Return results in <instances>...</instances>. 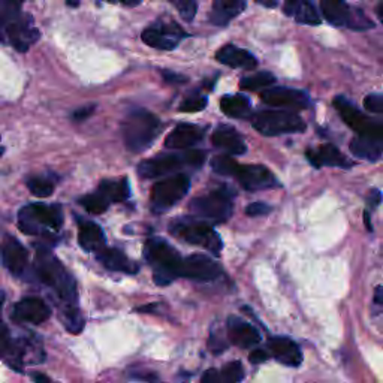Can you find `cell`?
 Masks as SVG:
<instances>
[{"mask_svg":"<svg viewBox=\"0 0 383 383\" xmlns=\"http://www.w3.org/2000/svg\"><path fill=\"white\" fill-rule=\"evenodd\" d=\"M9 346V339H8V329L6 327L0 328V353H4Z\"/></svg>","mask_w":383,"mask_h":383,"instance_id":"47","label":"cell"},{"mask_svg":"<svg viewBox=\"0 0 383 383\" xmlns=\"http://www.w3.org/2000/svg\"><path fill=\"white\" fill-rule=\"evenodd\" d=\"M268 356H270L268 352L262 351V349H255L253 352L249 355V359H250L251 364H262V363L267 361Z\"/></svg>","mask_w":383,"mask_h":383,"instance_id":"44","label":"cell"},{"mask_svg":"<svg viewBox=\"0 0 383 383\" xmlns=\"http://www.w3.org/2000/svg\"><path fill=\"white\" fill-rule=\"evenodd\" d=\"M39 39V32L24 18L21 0H0V42L11 44L20 53H26Z\"/></svg>","mask_w":383,"mask_h":383,"instance_id":"2","label":"cell"},{"mask_svg":"<svg viewBox=\"0 0 383 383\" xmlns=\"http://www.w3.org/2000/svg\"><path fill=\"white\" fill-rule=\"evenodd\" d=\"M251 125L265 137L299 134L306 130L303 118L291 111H260L251 118Z\"/></svg>","mask_w":383,"mask_h":383,"instance_id":"7","label":"cell"},{"mask_svg":"<svg viewBox=\"0 0 383 383\" xmlns=\"http://www.w3.org/2000/svg\"><path fill=\"white\" fill-rule=\"evenodd\" d=\"M63 225V213L58 206L30 203L18 214L20 230L27 235H38L44 231H57Z\"/></svg>","mask_w":383,"mask_h":383,"instance_id":"5","label":"cell"},{"mask_svg":"<svg viewBox=\"0 0 383 383\" xmlns=\"http://www.w3.org/2000/svg\"><path fill=\"white\" fill-rule=\"evenodd\" d=\"M32 379L34 383H56L54 380H51L48 376L42 375V373H33Z\"/></svg>","mask_w":383,"mask_h":383,"instance_id":"49","label":"cell"},{"mask_svg":"<svg viewBox=\"0 0 383 383\" xmlns=\"http://www.w3.org/2000/svg\"><path fill=\"white\" fill-rule=\"evenodd\" d=\"M232 195L226 190H215L208 195L195 198L190 202V210L199 218L214 220V222H225L231 218L234 206H232Z\"/></svg>","mask_w":383,"mask_h":383,"instance_id":"10","label":"cell"},{"mask_svg":"<svg viewBox=\"0 0 383 383\" xmlns=\"http://www.w3.org/2000/svg\"><path fill=\"white\" fill-rule=\"evenodd\" d=\"M268 353L287 367H298L303 363L301 349L287 337H272L268 341Z\"/></svg>","mask_w":383,"mask_h":383,"instance_id":"20","label":"cell"},{"mask_svg":"<svg viewBox=\"0 0 383 383\" xmlns=\"http://www.w3.org/2000/svg\"><path fill=\"white\" fill-rule=\"evenodd\" d=\"M34 272L36 277L39 279L45 286L50 287L56 292V295L62 299L66 306H77V283L75 279L68 272L50 250L46 247L36 249L34 256Z\"/></svg>","mask_w":383,"mask_h":383,"instance_id":"1","label":"cell"},{"mask_svg":"<svg viewBox=\"0 0 383 383\" xmlns=\"http://www.w3.org/2000/svg\"><path fill=\"white\" fill-rule=\"evenodd\" d=\"M190 178L186 174L171 175L156 183L151 189V208L156 213L166 211L182 201L189 192Z\"/></svg>","mask_w":383,"mask_h":383,"instance_id":"9","label":"cell"},{"mask_svg":"<svg viewBox=\"0 0 383 383\" xmlns=\"http://www.w3.org/2000/svg\"><path fill=\"white\" fill-rule=\"evenodd\" d=\"M2 153H4V149H2V147H0V156H2Z\"/></svg>","mask_w":383,"mask_h":383,"instance_id":"58","label":"cell"},{"mask_svg":"<svg viewBox=\"0 0 383 383\" xmlns=\"http://www.w3.org/2000/svg\"><path fill=\"white\" fill-rule=\"evenodd\" d=\"M351 151L359 159L377 161L383 154V127L365 135H358L351 142Z\"/></svg>","mask_w":383,"mask_h":383,"instance_id":"18","label":"cell"},{"mask_svg":"<svg viewBox=\"0 0 383 383\" xmlns=\"http://www.w3.org/2000/svg\"><path fill=\"white\" fill-rule=\"evenodd\" d=\"M259 5L265 6V8H275L279 5V0H255Z\"/></svg>","mask_w":383,"mask_h":383,"instance_id":"52","label":"cell"},{"mask_svg":"<svg viewBox=\"0 0 383 383\" xmlns=\"http://www.w3.org/2000/svg\"><path fill=\"white\" fill-rule=\"evenodd\" d=\"M132 377L137 379V380H141V382H146V383H159V377L158 375H154L153 371H141V373H135L132 375Z\"/></svg>","mask_w":383,"mask_h":383,"instance_id":"45","label":"cell"},{"mask_svg":"<svg viewBox=\"0 0 383 383\" xmlns=\"http://www.w3.org/2000/svg\"><path fill=\"white\" fill-rule=\"evenodd\" d=\"M203 134H206V130L199 126L182 123L178 125L170 135H168L165 141V147L171 150L190 149L202 139Z\"/></svg>","mask_w":383,"mask_h":383,"instance_id":"21","label":"cell"},{"mask_svg":"<svg viewBox=\"0 0 383 383\" xmlns=\"http://www.w3.org/2000/svg\"><path fill=\"white\" fill-rule=\"evenodd\" d=\"M347 27H351L353 30H365L368 27H373V23H371L361 11L353 9L351 11V18L349 23H347Z\"/></svg>","mask_w":383,"mask_h":383,"instance_id":"39","label":"cell"},{"mask_svg":"<svg viewBox=\"0 0 383 383\" xmlns=\"http://www.w3.org/2000/svg\"><path fill=\"white\" fill-rule=\"evenodd\" d=\"M4 301H5V294L0 289V328L5 327V323L2 322V308H4Z\"/></svg>","mask_w":383,"mask_h":383,"instance_id":"53","label":"cell"},{"mask_svg":"<svg viewBox=\"0 0 383 383\" xmlns=\"http://www.w3.org/2000/svg\"><path fill=\"white\" fill-rule=\"evenodd\" d=\"M364 220H365V225H367V230H368V231H371V225H370V214H368V213H365V214H364Z\"/></svg>","mask_w":383,"mask_h":383,"instance_id":"56","label":"cell"},{"mask_svg":"<svg viewBox=\"0 0 383 383\" xmlns=\"http://www.w3.org/2000/svg\"><path fill=\"white\" fill-rule=\"evenodd\" d=\"M222 270L218 262L206 255H190L182 262L180 277L198 282H210L218 279Z\"/></svg>","mask_w":383,"mask_h":383,"instance_id":"11","label":"cell"},{"mask_svg":"<svg viewBox=\"0 0 383 383\" xmlns=\"http://www.w3.org/2000/svg\"><path fill=\"white\" fill-rule=\"evenodd\" d=\"M299 4V0H284V12L287 15H294V12Z\"/></svg>","mask_w":383,"mask_h":383,"instance_id":"48","label":"cell"},{"mask_svg":"<svg viewBox=\"0 0 383 383\" xmlns=\"http://www.w3.org/2000/svg\"><path fill=\"white\" fill-rule=\"evenodd\" d=\"M377 15H379V18H380V21L383 23V4L377 8Z\"/></svg>","mask_w":383,"mask_h":383,"instance_id":"57","label":"cell"},{"mask_svg":"<svg viewBox=\"0 0 383 383\" xmlns=\"http://www.w3.org/2000/svg\"><path fill=\"white\" fill-rule=\"evenodd\" d=\"M162 75L168 82H172V84H182V82L186 81V78L183 75H177V74H174V72L163 70Z\"/></svg>","mask_w":383,"mask_h":383,"instance_id":"46","label":"cell"},{"mask_svg":"<svg viewBox=\"0 0 383 383\" xmlns=\"http://www.w3.org/2000/svg\"><path fill=\"white\" fill-rule=\"evenodd\" d=\"M382 201V194L379 190H371V195L368 198V202L371 203V206H377V203Z\"/></svg>","mask_w":383,"mask_h":383,"instance_id":"50","label":"cell"},{"mask_svg":"<svg viewBox=\"0 0 383 383\" xmlns=\"http://www.w3.org/2000/svg\"><path fill=\"white\" fill-rule=\"evenodd\" d=\"M375 303L383 306V286H377L375 291Z\"/></svg>","mask_w":383,"mask_h":383,"instance_id":"51","label":"cell"},{"mask_svg":"<svg viewBox=\"0 0 383 383\" xmlns=\"http://www.w3.org/2000/svg\"><path fill=\"white\" fill-rule=\"evenodd\" d=\"M78 241L84 250L98 253L105 247V235L102 227L94 222L81 220L78 227Z\"/></svg>","mask_w":383,"mask_h":383,"instance_id":"27","label":"cell"},{"mask_svg":"<svg viewBox=\"0 0 383 383\" xmlns=\"http://www.w3.org/2000/svg\"><path fill=\"white\" fill-rule=\"evenodd\" d=\"M215 58L219 60L220 63L230 66V68H241V69H253L258 66L256 57L238 48L235 45H225L215 54Z\"/></svg>","mask_w":383,"mask_h":383,"instance_id":"22","label":"cell"},{"mask_svg":"<svg viewBox=\"0 0 383 383\" xmlns=\"http://www.w3.org/2000/svg\"><path fill=\"white\" fill-rule=\"evenodd\" d=\"M0 259H2L4 267L15 277H21L27 270V250L14 237H5L2 244H0Z\"/></svg>","mask_w":383,"mask_h":383,"instance_id":"13","label":"cell"},{"mask_svg":"<svg viewBox=\"0 0 383 383\" xmlns=\"http://www.w3.org/2000/svg\"><path fill=\"white\" fill-rule=\"evenodd\" d=\"M307 159L313 166H335V168H347V159L340 153V150L332 146V144H325V146H320L319 150L315 151H307L306 153Z\"/></svg>","mask_w":383,"mask_h":383,"instance_id":"28","label":"cell"},{"mask_svg":"<svg viewBox=\"0 0 383 383\" xmlns=\"http://www.w3.org/2000/svg\"><path fill=\"white\" fill-rule=\"evenodd\" d=\"M211 141L215 147H219L230 154H244L247 151V146L238 132L231 126H219L213 132Z\"/></svg>","mask_w":383,"mask_h":383,"instance_id":"24","label":"cell"},{"mask_svg":"<svg viewBox=\"0 0 383 383\" xmlns=\"http://www.w3.org/2000/svg\"><path fill=\"white\" fill-rule=\"evenodd\" d=\"M211 168L215 174L220 175H237L239 165L231 156H215L211 161Z\"/></svg>","mask_w":383,"mask_h":383,"instance_id":"37","label":"cell"},{"mask_svg":"<svg viewBox=\"0 0 383 383\" xmlns=\"http://www.w3.org/2000/svg\"><path fill=\"white\" fill-rule=\"evenodd\" d=\"M220 108L227 117L243 118L250 114L251 105L250 101L243 94H227L222 98Z\"/></svg>","mask_w":383,"mask_h":383,"instance_id":"30","label":"cell"},{"mask_svg":"<svg viewBox=\"0 0 383 383\" xmlns=\"http://www.w3.org/2000/svg\"><path fill=\"white\" fill-rule=\"evenodd\" d=\"M365 110L370 113H383V96L382 94H368L364 99Z\"/></svg>","mask_w":383,"mask_h":383,"instance_id":"41","label":"cell"},{"mask_svg":"<svg viewBox=\"0 0 383 383\" xmlns=\"http://www.w3.org/2000/svg\"><path fill=\"white\" fill-rule=\"evenodd\" d=\"M171 232L175 237L182 238L183 241L195 244V246H201L203 249H207L208 251H211V253L214 255H219L223 247L222 239L218 235V232H215L210 225L203 222L190 220V219L178 220L171 225Z\"/></svg>","mask_w":383,"mask_h":383,"instance_id":"8","label":"cell"},{"mask_svg":"<svg viewBox=\"0 0 383 383\" xmlns=\"http://www.w3.org/2000/svg\"><path fill=\"white\" fill-rule=\"evenodd\" d=\"M206 154L198 150H189L183 154H161L139 163L138 174L142 178H156L182 170L186 165L201 166Z\"/></svg>","mask_w":383,"mask_h":383,"instance_id":"6","label":"cell"},{"mask_svg":"<svg viewBox=\"0 0 383 383\" xmlns=\"http://www.w3.org/2000/svg\"><path fill=\"white\" fill-rule=\"evenodd\" d=\"M334 108L339 111L343 122L353 132H356L358 135H365L370 134V132H375L383 127L382 125L376 123L375 120H371L370 117L356 110V108L351 103V101H347L344 96H337V98L334 99Z\"/></svg>","mask_w":383,"mask_h":383,"instance_id":"12","label":"cell"},{"mask_svg":"<svg viewBox=\"0 0 383 383\" xmlns=\"http://www.w3.org/2000/svg\"><path fill=\"white\" fill-rule=\"evenodd\" d=\"M63 322L65 327L72 334H80L84 328V318L78 306H66L63 307Z\"/></svg>","mask_w":383,"mask_h":383,"instance_id":"34","label":"cell"},{"mask_svg":"<svg viewBox=\"0 0 383 383\" xmlns=\"http://www.w3.org/2000/svg\"><path fill=\"white\" fill-rule=\"evenodd\" d=\"M294 15L298 23L307 24V26H318V24H320V15L311 0H299Z\"/></svg>","mask_w":383,"mask_h":383,"instance_id":"32","label":"cell"},{"mask_svg":"<svg viewBox=\"0 0 383 383\" xmlns=\"http://www.w3.org/2000/svg\"><path fill=\"white\" fill-rule=\"evenodd\" d=\"M227 337H230L231 343L241 347V349L255 347L260 341L258 329L247 320L237 316H231L227 319Z\"/></svg>","mask_w":383,"mask_h":383,"instance_id":"19","label":"cell"},{"mask_svg":"<svg viewBox=\"0 0 383 383\" xmlns=\"http://www.w3.org/2000/svg\"><path fill=\"white\" fill-rule=\"evenodd\" d=\"M26 184L32 194L38 198H48L54 192V184L44 177H30L26 180Z\"/></svg>","mask_w":383,"mask_h":383,"instance_id":"36","label":"cell"},{"mask_svg":"<svg viewBox=\"0 0 383 383\" xmlns=\"http://www.w3.org/2000/svg\"><path fill=\"white\" fill-rule=\"evenodd\" d=\"M271 211V207L263 202H253L246 208V214L250 218H258V215H265Z\"/></svg>","mask_w":383,"mask_h":383,"instance_id":"42","label":"cell"},{"mask_svg":"<svg viewBox=\"0 0 383 383\" xmlns=\"http://www.w3.org/2000/svg\"><path fill=\"white\" fill-rule=\"evenodd\" d=\"M235 177L239 182V184L250 192L279 187L277 178H275L274 174L262 165H246V166L239 165Z\"/></svg>","mask_w":383,"mask_h":383,"instance_id":"14","label":"cell"},{"mask_svg":"<svg viewBox=\"0 0 383 383\" xmlns=\"http://www.w3.org/2000/svg\"><path fill=\"white\" fill-rule=\"evenodd\" d=\"M244 379L243 364L234 361L222 368H210L201 377V383H239Z\"/></svg>","mask_w":383,"mask_h":383,"instance_id":"26","label":"cell"},{"mask_svg":"<svg viewBox=\"0 0 383 383\" xmlns=\"http://www.w3.org/2000/svg\"><path fill=\"white\" fill-rule=\"evenodd\" d=\"M322 14L334 26H346L351 18V8L346 5L344 0H322Z\"/></svg>","mask_w":383,"mask_h":383,"instance_id":"29","label":"cell"},{"mask_svg":"<svg viewBox=\"0 0 383 383\" xmlns=\"http://www.w3.org/2000/svg\"><path fill=\"white\" fill-rule=\"evenodd\" d=\"M120 2L127 5V6H135V5H138L141 2V0H120Z\"/></svg>","mask_w":383,"mask_h":383,"instance_id":"54","label":"cell"},{"mask_svg":"<svg viewBox=\"0 0 383 383\" xmlns=\"http://www.w3.org/2000/svg\"><path fill=\"white\" fill-rule=\"evenodd\" d=\"M206 106H207V98H203V96H194V98H187L182 103L180 111L198 113V111H202Z\"/></svg>","mask_w":383,"mask_h":383,"instance_id":"40","label":"cell"},{"mask_svg":"<svg viewBox=\"0 0 383 383\" xmlns=\"http://www.w3.org/2000/svg\"><path fill=\"white\" fill-rule=\"evenodd\" d=\"M98 260L102 263V265L111 271L117 272H126V274H135L138 272V265L135 262H132L122 250L118 249H108L103 247L99 250L98 253Z\"/></svg>","mask_w":383,"mask_h":383,"instance_id":"23","label":"cell"},{"mask_svg":"<svg viewBox=\"0 0 383 383\" xmlns=\"http://www.w3.org/2000/svg\"><path fill=\"white\" fill-rule=\"evenodd\" d=\"M81 0H66V5L70 8H77L80 5Z\"/></svg>","mask_w":383,"mask_h":383,"instance_id":"55","label":"cell"},{"mask_svg":"<svg viewBox=\"0 0 383 383\" xmlns=\"http://www.w3.org/2000/svg\"><path fill=\"white\" fill-rule=\"evenodd\" d=\"M262 101L272 106L294 108V110H304L310 105L308 94L303 90L289 87H275L263 92L260 94Z\"/></svg>","mask_w":383,"mask_h":383,"instance_id":"17","label":"cell"},{"mask_svg":"<svg viewBox=\"0 0 383 383\" xmlns=\"http://www.w3.org/2000/svg\"><path fill=\"white\" fill-rule=\"evenodd\" d=\"M274 81H275V78L271 72H258V74H255V75L244 77L241 80V82H239V87H241L243 90L256 92V90L270 87Z\"/></svg>","mask_w":383,"mask_h":383,"instance_id":"33","label":"cell"},{"mask_svg":"<svg viewBox=\"0 0 383 383\" xmlns=\"http://www.w3.org/2000/svg\"><path fill=\"white\" fill-rule=\"evenodd\" d=\"M94 105H89V106H82L80 108V110H77L74 114H72V117H74L75 122H82V120H86L87 117H90L94 111Z\"/></svg>","mask_w":383,"mask_h":383,"instance_id":"43","label":"cell"},{"mask_svg":"<svg viewBox=\"0 0 383 383\" xmlns=\"http://www.w3.org/2000/svg\"><path fill=\"white\" fill-rule=\"evenodd\" d=\"M183 36L184 33L175 24H156L142 32V41L156 50L170 51L174 50Z\"/></svg>","mask_w":383,"mask_h":383,"instance_id":"15","label":"cell"},{"mask_svg":"<svg viewBox=\"0 0 383 383\" xmlns=\"http://www.w3.org/2000/svg\"><path fill=\"white\" fill-rule=\"evenodd\" d=\"M247 0H214L210 21L215 26H226L246 9Z\"/></svg>","mask_w":383,"mask_h":383,"instance_id":"25","label":"cell"},{"mask_svg":"<svg viewBox=\"0 0 383 383\" xmlns=\"http://www.w3.org/2000/svg\"><path fill=\"white\" fill-rule=\"evenodd\" d=\"M171 2L177 6L178 12L186 21H192L196 15V0H171Z\"/></svg>","mask_w":383,"mask_h":383,"instance_id":"38","label":"cell"},{"mask_svg":"<svg viewBox=\"0 0 383 383\" xmlns=\"http://www.w3.org/2000/svg\"><path fill=\"white\" fill-rule=\"evenodd\" d=\"M110 201H108L101 192L98 190L96 194L87 195L81 199V206L86 208L92 214H102L110 207Z\"/></svg>","mask_w":383,"mask_h":383,"instance_id":"35","label":"cell"},{"mask_svg":"<svg viewBox=\"0 0 383 383\" xmlns=\"http://www.w3.org/2000/svg\"><path fill=\"white\" fill-rule=\"evenodd\" d=\"M101 194L110 201V202H120L129 198V183L126 178L117 180V182H113V180H108V182H102L99 186Z\"/></svg>","mask_w":383,"mask_h":383,"instance_id":"31","label":"cell"},{"mask_svg":"<svg viewBox=\"0 0 383 383\" xmlns=\"http://www.w3.org/2000/svg\"><path fill=\"white\" fill-rule=\"evenodd\" d=\"M161 120L146 110H135L127 114L122 125V134L126 147L141 153L147 150L161 134Z\"/></svg>","mask_w":383,"mask_h":383,"instance_id":"3","label":"cell"},{"mask_svg":"<svg viewBox=\"0 0 383 383\" xmlns=\"http://www.w3.org/2000/svg\"><path fill=\"white\" fill-rule=\"evenodd\" d=\"M50 316V307L38 296H24L14 306V311H12V318L17 322H29L34 325H39Z\"/></svg>","mask_w":383,"mask_h":383,"instance_id":"16","label":"cell"},{"mask_svg":"<svg viewBox=\"0 0 383 383\" xmlns=\"http://www.w3.org/2000/svg\"><path fill=\"white\" fill-rule=\"evenodd\" d=\"M146 258L153 267L154 282L159 286H166L180 277L182 270V256L178 251L168 244L165 239L151 238L146 244Z\"/></svg>","mask_w":383,"mask_h":383,"instance_id":"4","label":"cell"}]
</instances>
